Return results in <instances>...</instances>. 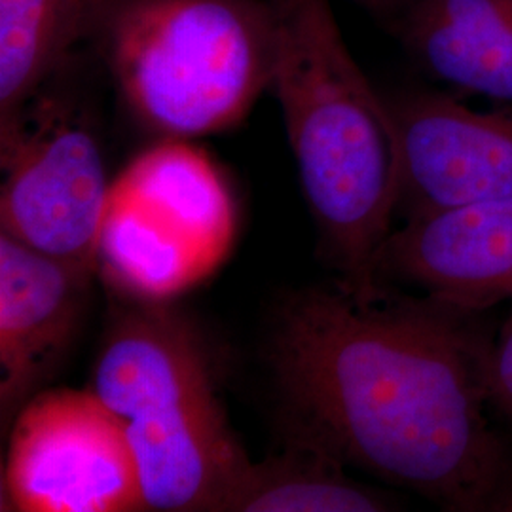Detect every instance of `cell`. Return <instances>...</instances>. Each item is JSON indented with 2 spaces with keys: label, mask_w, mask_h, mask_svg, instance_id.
<instances>
[{
  "label": "cell",
  "mask_w": 512,
  "mask_h": 512,
  "mask_svg": "<svg viewBox=\"0 0 512 512\" xmlns=\"http://www.w3.org/2000/svg\"><path fill=\"white\" fill-rule=\"evenodd\" d=\"M86 33L165 139L232 128L272 86V0H88Z\"/></svg>",
  "instance_id": "277c9868"
},
{
  "label": "cell",
  "mask_w": 512,
  "mask_h": 512,
  "mask_svg": "<svg viewBox=\"0 0 512 512\" xmlns=\"http://www.w3.org/2000/svg\"><path fill=\"white\" fill-rule=\"evenodd\" d=\"M486 370L495 412L512 439V311L497 338L490 342Z\"/></svg>",
  "instance_id": "5bb4252c"
},
{
  "label": "cell",
  "mask_w": 512,
  "mask_h": 512,
  "mask_svg": "<svg viewBox=\"0 0 512 512\" xmlns=\"http://www.w3.org/2000/svg\"><path fill=\"white\" fill-rule=\"evenodd\" d=\"M385 277L461 315L512 302V198L406 219L378 260V283Z\"/></svg>",
  "instance_id": "9c48e42d"
},
{
  "label": "cell",
  "mask_w": 512,
  "mask_h": 512,
  "mask_svg": "<svg viewBox=\"0 0 512 512\" xmlns=\"http://www.w3.org/2000/svg\"><path fill=\"white\" fill-rule=\"evenodd\" d=\"M346 467L348 465L325 444L298 429V435L281 454L249 465L226 511L378 512L393 509L389 497L346 475Z\"/></svg>",
  "instance_id": "7c38bea8"
},
{
  "label": "cell",
  "mask_w": 512,
  "mask_h": 512,
  "mask_svg": "<svg viewBox=\"0 0 512 512\" xmlns=\"http://www.w3.org/2000/svg\"><path fill=\"white\" fill-rule=\"evenodd\" d=\"M401 148L399 211L406 219L512 198V112L476 110L442 93L391 105Z\"/></svg>",
  "instance_id": "ba28073f"
},
{
  "label": "cell",
  "mask_w": 512,
  "mask_h": 512,
  "mask_svg": "<svg viewBox=\"0 0 512 512\" xmlns=\"http://www.w3.org/2000/svg\"><path fill=\"white\" fill-rule=\"evenodd\" d=\"M4 511H148L124 423L92 389H42L8 427Z\"/></svg>",
  "instance_id": "8992f818"
},
{
  "label": "cell",
  "mask_w": 512,
  "mask_h": 512,
  "mask_svg": "<svg viewBox=\"0 0 512 512\" xmlns=\"http://www.w3.org/2000/svg\"><path fill=\"white\" fill-rule=\"evenodd\" d=\"M90 389L124 423L148 511H226L251 459L181 311L124 298L112 311Z\"/></svg>",
  "instance_id": "3957f363"
},
{
  "label": "cell",
  "mask_w": 512,
  "mask_h": 512,
  "mask_svg": "<svg viewBox=\"0 0 512 512\" xmlns=\"http://www.w3.org/2000/svg\"><path fill=\"white\" fill-rule=\"evenodd\" d=\"M97 275L0 234V418L46 389L67 357Z\"/></svg>",
  "instance_id": "30bf717a"
},
{
  "label": "cell",
  "mask_w": 512,
  "mask_h": 512,
  "mask_svg": "<svg viewBox=\"0 0 512 512\" xmlns=\"http://www.w3.org/2000/svg\"><path fill=\"white\" fill-rule=\"evenodd\" d=\"M401 33L433 78L512 103V0H414Z\"/></svg>",
  "instance_id": "8fae6325"
},
{
  "label": "cell",
  "mask_w": 512,
  "mask_h": 512,
  "mask_svg": "<svg viewBox=\"0 0 512 512\" xmlns=\"http://www.w3.org/2000/svg\"><path fill=\"white\" fill-rule=\"evenodd\" d=\"M467 315L427 300L298 294L272 363L296 427L348 467L450 512L512 511V439Z\"/></svg>",
  "instance_id": "6da1fadb"
},
{
  "label": "cell",
  "mask_w": 512,
  "mask_h": 512,
  "mask_svg": "<svg viewBox=\"0 0 512 512\" xmlns=\"http://www.w3.org/2000/svg\"><path fill=\"white\" fill-rule=\"evenodd\" d=\"M236 224L217 165L186 139H164L110 183L97 277L122 298L167 302L219 270Z\"/></svg>",
  "instance_id": "5b68a950"
},
{
  "label": "cell",
  "mask_w": 512,
  "mask_h": 512,
  "mask_svg": "<svg viewBox=\"0 0 512 512\" xmlns=\"http://www.w3.org/2000/svg\"><path fill=\"white\" fill-rule=\"evenodd\" d=\"M359 2L370 10H378V12H393V10H406L414 0H353Z\"/></svg>",
  "instance_id": "9a60e30c"
},
{
  "label": "cell",
  "mask_w": 512,
  "mask_h": 512,
  "mask_svg": "<svg viewBox=\"0 0 512 512\" xmlns=\"http://www.w3.org/2000/svg\"><path fill=\"white\" fill-rule=\"evenodd\" d=\"M86 16L88 0H0V135L65 63Z\"/></svg>",
  "instance_id": "4fadbf2b"
},
{
  "label": "cell",
  "mask_w": 512,
  "mask_h": 512,
  "mask_svg": "<svg viewBox=\"0 0 512 512\" xmlns=\"http://www.w3.org/2000/svg\"><path fill=\"white\" fill-rule=\"evenodd\" d=\"M2 234L97 275L110 183L99 141L69 105L35 99L0 135Z\"/></svg>",
  "instance_id": "52a82bcc"
},
{
  "label": "cell",
  "mask_w": 512,
  "mask_h": 512,
  "mask_svg": "<svg viewBox=\"0 0 512 512\" xmlns=\"http://www.w3.org/2000/svg\"><path fill=\"white\" fill-rule=\"evenodd\" d=\"M272 86L304 196L340 287L382 293L378 260L399 211L401 148L391 105L349 52L329 0H272Z\"/></svg>",
  "instance_id": "7a4b0ae2"
}]
</instances>
